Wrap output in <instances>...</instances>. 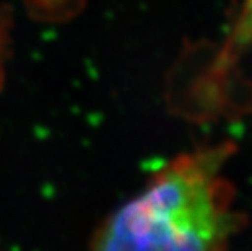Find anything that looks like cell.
Segmentation results:
<instances>
[{"mask_svg":"<svg viewBox=\"0 0 252 251\" xmlns=\"http://www.w3.org/2000/svg\"><path fill=\"white\" fill-rule=\"evenodd\" d=\"M231 143L182 153L106 218L91 251H229L243 227L223 175Z\"/></svg>","mask_w":252,"mask_h":251,"instance_id":"6da1fadb","label":"cell"}]
</instances>
